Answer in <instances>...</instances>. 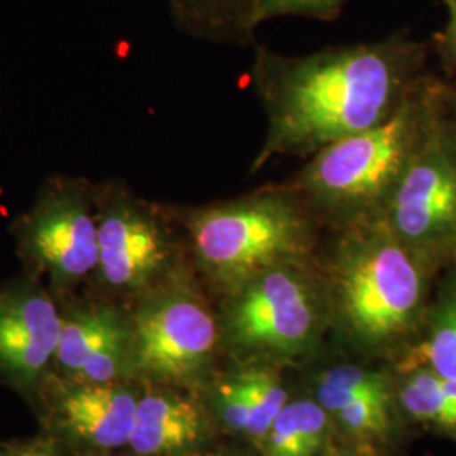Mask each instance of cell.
Wrapping results in <instances>:
<instances>
[{
	"label": "cell",
	"mask_w": 456,
	"mask_h": 456,
	"mask_svg": "<svg viewBox=\"0 0 456 456\" xmlns=\"http://www.w3.org/2000/svg\"><path fill=\"white\" fill-rule=\"evenodd\" d=\"M423 46L404 33L297 56L257 46L250 78L267 131L250 173L384 122L423 82Z\"/></svg>",
	"instance_id": "obj_1"
},
{
	"label": "cell",
	"mask_w": 456,
	"mask_h": 456,
	"mask_svg": "<svg viewBox=\"0 0 456 456\" xmlns=\"http://www.w3.org/2000/svg\"><path fill=\"white\" fill-rule=\"evenodd\" d=\"M333 232L323 281L330 314L357 342H397L423 322L435 267L403 244L382 218Z\"/></svg>",
	"instance_id": "obj_2"
},
{
	"label": "cell",
	"mask_w": 456,
	"mask_h": 456,
	"mask_svg": "<svg viewBox=\"0 0 456 456\" xmlns=\"http://www.w3.org/2000/svg\"><path fill=\"white\" fill-rule=\"evenodd\" d=\"M175 210L198 267L224 294L279 264L311 259L325 227L289 181Z\"/></svg>",
	"instance_id": "obj_3"
},
{
	"label": "cell",
	"mask_w": 456,
	"mask_h": 456,
	"mask_svg": "<svg viewBox=\"0 0 456 456\" xmlns=\"http://www.w3.org/2000/svg\"><path fill=\"white\" fill-rule=\"evenodd\" d=\"M441 92L424 78L389 118L322 149L297 171L289 183L326 228L380 218Z\"/></svg>",
	"instance_id": "obj_4"
},
{
	"label": "cell",
	"mask_w": 456,
	"mask_h": 456,
	"mask_svg": "<svg viewBox=\"0 0 456 456\" xmlns=\"http://www.w3.org/2000/svg\"><path fill=\"white\" fill-rule=\"evenodd\" d=\"M443 86L380 218L431 267L456 264V127Z\"/></svg>",
	"instance_id": "obj_5"
},
{
	"label": "cell",
	"mask_w": 456,
	"mask_h": 456,
	"mask_svg": "<svg viewBox=\"0 0 456 456\" xmlns=\"http://www.w3.org/2000/svg\"><path fill=\"white\" fill-rule=\"evenodd\" d=\"M310 264H279L225 294L228 338L242 350L269 354H291L310 345L330 313L325 281Z\"/></svg>",
	"instance_id": "obj_6"
},
{
	"label": "cell",
	"mask_w": 456,
	"mask_h": 456,
	"mask_svg": "<svg viewBox=\"0 0 456 456\" xmlns=\"http://www.w3.org/2000/svg\"><path fill=\"white\" fill-rule=\"evenodd\" d=\"M97 273L109 288L144 294L175 271V208L109 183L97 188Z\"/></svg>",
	"instance_id": "obj_7"
},
{
	"label": "cell",
	"mask_w": 456,
	"mask_h": 456,
	"mask_svg": "<svg viewBox=\"0 0 456 456\" xmlns=\"http://www.w3.org/2000/svg\"><path fill=\"white\" fill-rule=\"evenodd\" d=\"M216 338L212 310L176 271L142 294L131 316V357L152 377L193 374L210 359Z\"/></svg>",
	"instance_id": "obj_8"
},
{
	"label": "cell",
	"mask_w": 456,
	"mask_h": 456,
	"mask_svg": "<svg viewBox=\"0 0 456 456\" xmlns=\"http://www.w3.org/2000/svg\"><path fill=\"white\" fill-rule=\"evenodd\" d=\"M31 261L58 284H73L98 267L97 186L54 178L14 225Z\"/></svg>",
	"instance_id": "obj_9"
},
{
	"label": "cell",
	"mask_w": 456,
	"mask_h": 456,
	"mask_svg": "<svg viewBox=\"0 0 456 456\" xmlns=\"http://www.w3.org/2000/svg\"><path fill=\"white\" fill-rule=\"evenodd\" d=\"M63 314L37 289L0 294V367L22 380L39 374L56 357Z\"/></svg>",
	"instance_id": "obj_10"
},
{
	"label": "cell",
	"mask_w": 456,
	"mask_h": 456,
	"mask_svg": "<svg viewBox=\"0 0 456 456\" xmlns=\"http://www.w3.org/2000/svg\"><path fill=\"white\" fill-rule=\"evenodd\" d=\"M137 403L131 392L112 384H85L66 394L61 414L71 433L109 450L129 444Z\"/></svg>",
	"instance_id": "obj_11"
},
{
	"label": "cell",
	"mask_w": 456,
	"mask_h": 456,
	"mask_svg": "<svg viewBox=\"0 0 456 456\" xmlns=\"http://www.w3.org/2000/svg\"><path fill=\"white\" fill-rule=\"evenodd\" d=\"M203 418L200 409L178 395H147L137 403L129 446L137 455H167L200 440Z\"/></svg>",
	"instance_id": "obj_12"
},
{
	"label": "cell",
	"mask_w": 456,
	"mask_h": 456,
	"mask_svg": "<svg viewBox=\"0 0 456 456\" xmlns=\"http://www.w3.org/2000/svg\"><path fill=\"white\" fill-rule=\"evenodd\" d=\"M176 22L201 39L250 46L259 28L262 0H167Z\"/></svg>",
	"instance_id": "obj_13"
},
{
	"label": "cell",
	"mask_w": 456,
	"mask_h": 456,
	"mask_svg": "<svg viewBox=\"0 0 456 456\" xmlns=\"http://www.w3.org/2000/svg\"><path fill=\"white\" fill-rule=\"evenodd\" d=\"M131 323L122 311L107 303H90L63 316L56 359L66 370L78 374L98 348Z\"/></svg>",
	"instance_id": "obj_14"
},
{
	"label": "cell",
	"mask_w": 456,
	"mask_h": 456,
	"mask_svg": "<svg viewBox=\"0 0 456 456\" xmlns=\"http://www.w3.org/2000/svg\"><path fill=\"white\" fill-rule=\"evenodd\" d=\"M424 340L414 352L419 367L456 379V267L446 276L440 294L426 310Z\"/></svg>",
	"instance_id": "obj_15"
},
{
	"label": "cell",
	"mask_w": 456,
	"mask_h": 456,
	"mask_svg": "<svg viewBox=\"0 0 456 456\" xmlns=\"http://www.w3.org/2000/svg\"><path fill=\"white\" fill-rule=\"evenodd\" d=\"M326 431V412L318 403L286 404L265 436L267 456H314Z\"/></svg>",
	"instance_id": "obj_16"
},
{
	"label": "cell",
	"mask_w": 456,
	"mask_h": 456,
	"mask_svg": "<svg viewBox=\"0 0 456 456\" xmlns=\"http://www.w3.org/2000/svg\"><path fill=\"white\" fill-rule=\"evenodd\" d=\"M401 404L418 421L456 431V379L418 367L401 387Z\"/></svg>",
	"instance_id": "obj_17"
},
{
	"label": "cell",
	"mask_w": 456,
	"mask_h": 456,
	"mask_svg": "<svg viewBox=\"0 0 456 456\" xmlns=\"http://www.w3.org/2000/svg\"><path fill=\"white\" fill-rule=\"evenodd\" d=\"M237 380L248 403V424L245 433L256 440H264L279 412L288 404V392L276 375L265 370H248L239 375Z\"/></svg>",
	"instance_id": "obj_18"
},
{
	"label": "cell",
	"mask_w": 456,
	"mask_h": 456,
	"mask_svg": "<svg viewBox=\"0 0 456 456\" xmlns=\"http://www.w3.org/2000/svg\"><path fill=\"white\" fill-rule=\"evenodd\" d=\"M375 394H387L382 375L343 365L322 375L318 386V404L330 412H338L355 399Z\"/></svg>",
	"instance_id": "obj_19"
},
{
	"label": "cell",
	"mask_w": 456,
	"mask_h": 456,
	"mask_svg": "<svg viewBox=\"0 0 456 456\" xmlns=\"http://www.w3.org/2000/svg\"><path fill=\"white\" fill-rule=\"evenodd\" d=\"M389 395L375 394L355 399L335 412L346 429L357 435H380L389 424Z\"/></svg>",
	"instance_id": "obj_20"
},
{
	"label": "cell",
	"mask_w": 456,
	"mask_h": 456,
	"mask_svg": "<svg viewBox=\"0 0 456 456\" xmlns=\"http://www.w3.org/2000/svg\"><path fill=\"white\" fill-rule=\"evenodd\" d=\"M348 0H262L257 24L277 17H308L316 20H335Z\"/></svg>",
	"instance_id": "obj_21"
},
{
	"label": "cell",
	"mask_w": 456,
	"mask_h": 456,
	"mask_svg": "<svg viewBox=\"0 0 456 456\" xmlns=\"http://www.w3.org/2000/svg\"><path fill=\"white\" fill-rule=\"evenodd\" d=\"M222 416L224 421L233 431H244L248 424V403L240 382L235 379L225 382L220 387Z\"/></svg>",
	"instance_id": "obj_22"
},
{
	"label": "cell",
	"mask_w": 456,
	"mask_h": 456,
	"mask_svg": "<svg viewBox=\"0 0 456 456\" xmlns=\"http://www.w3.org/2000/svg\"><path fill=\"white\" fill-rule=\"evenodd\" d=\"M448 5L450 19L441 36V48L450 63L456 65V0H444Z\"/></svg>",
	"instance_id": "obj_23"
},
{
	"label": "cell",
	"mask_w": 456,
	"mask_h": 456,
	"mask_svg": "<svg viewBox=\"0 0 456 456\" xmlns=\"http://www.w3.org/2000/svg\"><path fill=\"white\" fill-rule=\"evenodd\" d=\"M446 102H448V109H450V114H452V118H453V122H455L456 127V92L455 90H446Z\"/></svg>",
	"instance_id": "obj_24"
},
{
	"label": "cell",
	"mask_w": 456,
	"mask_h": 456,
	"mask_svg": "<svg viewBox=\"0 0 456 456\" xmlns=\"http://www.w3.org/2000/svg\"><path fill=\"white\" fill-rule=\"evenodd\" d=\"M22 456H53V453L46 448H33V450H28Z\"/></svg>",
	"instance_id": "obj_25"
},
{
	"label": "cell",
	"mask_w": 456,
	"mask_h": 456,
	"mask_svg": "<svg viewBox=\"0 0 456 456\" xmlns=\"http://www.w3.org/2000/svg\"><path fill=\"white\" fill-rule=\"evenodd\" d=\"M0 456H2V455H0Z\"/></svg>",
	"instance_id": "obj_26"
}]
</instances>
